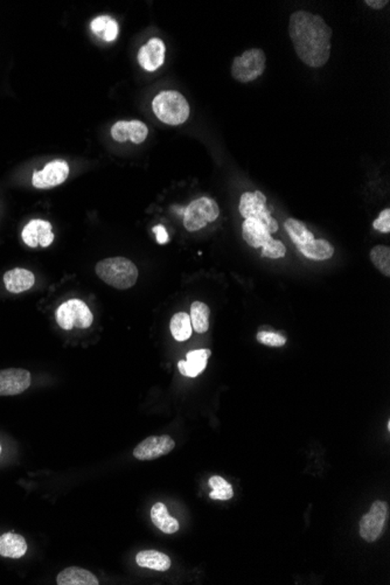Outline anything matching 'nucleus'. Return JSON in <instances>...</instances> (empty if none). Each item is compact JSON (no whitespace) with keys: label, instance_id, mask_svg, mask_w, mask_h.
<instances>
[{"label":"nucleus","instance_id":"1","mask_svg":"<svg viewBox=\"0 0 390 585\" xmlns=\"http://www.w3.org/2000/svg\"><path fill=\"white\" fill-rule=\"evenodd\" d=\"M332 33L320 15L297 11L290 17L289 34L297 56L311 68H320L329 61Z\"/></svg>","mask_w":390,"mask_h":585},{"label":"nucleus","instance_id":"2","mask_svg":"<svg viewBox=\"0 0 390 585\" xmlns=\"http://www.w3.org/2000/svg\"><path fill=\"white\" fill-rule=\"evenodd\" d=\"M98 278L118 290L134 287L138 280L137 266L125 257H110L102 259L95 266Z\"/></svg>","mask_w":390,"mask_h":585},{"label":"nucleus","instance_id":"3","mask_svg":"<svg viewBox=\"0 0 390 585\" xmlns=\"http://www.w3.org/2000/svg\"><path fill=\"white\" fill-rule=\"evenodd\" d=\"M152 110L158 120L169 125H180L189 117L187 99L176 90H164L157 95Z\"/></svg>","mask_w":390,"mask_h":585},{"label":"nucleus","instance_id":"4","mask_svg":"<svg viewBox=\"0 0 390 585\" xmlns=\"http://www.w3.org/2000/svg\"><path fill=\"white\" fill-rule=\"evenodd\" d=\"M56 323L62 330L70 331L74 328H91L94 316L87 304L80 299H70L62 303L55 312Z\"/></svg>","mask_w":390,"mask_h":585},{"label":"nucleus","instance_id":"5","mask_svg":"<svg viewBox=\"0 0 390 585\" xmlns=\"http://www.w3.org/2000/svg\"><path fill=\"white\" fill-rule=\"evenodd\" d=\"M267 58L262 49L253 48L234 58L231 66V75L241 83H248L256 80L265 70Z\"/></svg>","mask_w":390,"mask_h":585},{"label":"nucleus","instance_id":"6","mask_svg":"<svg viewBox=\"0 0 390 585\" xmlns=\"http://www.w3.org/2000/svg\"><path fill=\"white\" fill-rule=\"evenodd\" d=\"M240 213L244 218H254L263 223L270 234L279 230V223L267 207V198L260 191L243 193L240 200Z\"/></svg>","mask_w":390,"mask_h":585},{"label":"nucleus","instance_id":"7","mask_svg":"<svg viewBox=\"0 0 390 585\" xmlns=\"http://www.w3.org/2000/svg\"><path fill=\"white\" fill-rule=\"evenodd\" d=\"M220 208L215 200L210 198H200L191 202L184 211V225L188 232L203 230L210 222L219 218Z\"/></svg>","mask_w":390,"mask_h":585},{"label":"nucleus","instance_id":"8","mask_svg":"<svg viewBox=\"0 0 390 585\" xmlns=\"http://www.w3.org/2000/svg\"><path fill=\"white\" fill-rule=\"evenodd\" d=\"M388 513V504L377 500L373 504L369 512L362 516L360 520V536L365 541L375 542L382 535Z\"/></svg>","mask_w":390,"mask_h":585},{"label":"nucleus","instance_id":"9","mask_svg":"<svg viewBox=\"0 0 390 585\" xmlns=\"http://www.w3.org/2000/svg\"><path fill=\"white\" fill-rule=\"evenodd\" d=\"M174 447L176 443L169 435L150 436L134 447V457L141 462H148L166 456Z\"/></svg>","mask_w":390,"mask_h":585},{"label":"nucleus","instance_id":"10","mask_svg":"<svg viewBox=\"0 0 390 585\" xmlns=\"http://www.w3.org/2000/svg\"><path fill=\"white\" fill-rule=\"evenodd\" d=\"M69 175V166L65 160L48 163L42 171L33 173L32 184L36 189H48L61 185Z\"/></svg>","mask_w":390,"mask_h":585},{"label":"nucleus","instance_id":"11","mask_svg":"<svg viewBox=\"0 0 390 585\" xmlns=\"http://www.w3.org/2000/svg\"><path fill=\"white\" fill-rule=\"evenodd\" d=\"M31 385V373L22 368L0 371V396H15Z\"/></svg>","mask_w":390,"mask_h":585},{"label":"nucleus","instance_id":"12","mask_svg":"<svg viewBox=\"0 0 390 585\" xmlns=\"http://www.w3.org/2000/svg\"><path fill=\"white\" fill-rule=\"evenodd\" d=\"M52 228L53 227L51 222L39 218L32 220L22 230V241L31 248H36L38 246L42 248L49 247L54 241V234L52 232Z\"/></svg>","mask_w":390,"mask_h":585},{"label":"nucleus","instance_id":"13","mask_svg":"<svg viewBox=\"0 0 390 585\" xmlns=\"http://www.w3.org/2000/svg\"><path fill=\"white\" fill-rule=\"evenodd\" d=\"M148 135V127L141 120H120L111 127V137L118 143L130 141L134 144H141Z\"/></svg>","mask_w":390,"mask_h":585},{"label":"nucleus","instance_id":"14","mask_svg":"<svg viewBox=\"0 0 390 585\" xmlns=\"http://www.w3.org/2000/svg\"><path fill=\"white\" fill-rule=\"evenodd\" d=\"M166 47L163 40L158 38H153L148 40L144 46H141L138 51V62L143 70L146 72H155L163 66L165 61Z\"/></svg>","mask_w":390,"mask_h":585},{"label":"nucleus","instance_id":"15","mask_svg":"<svg viewBox=\"0 0 390 585\" xmlns=\"http://www.w3.org/2000/svg\"><path fill=\"white\" fill-rule=\"evenodd\" d=\"M210 354H212V352L210 349L203 348L191 351V352L187 353L186 360H181L178 362V369L180 371V374L184 375V376L196 378L207 367Z\"/></svg>","mask_w":390,"mask_h":585},{"label":"nucleus","instance_id":"16","mask_svg":"<svg viewBox=\"0 0 390 585\" xmlns=\"http://www.w3.org/2000/svg\"><path fill=\"white\" fill-rule=\"evenodd\" d=\"M243 240L253 248H263L274 240L267 227L254 218H246L242 223Z\"/></svg>","mask_w":390,"mask_h":585},{"label":"nucleus","instance_id":"17","mask_svg":"<svg viewBox=\"0 0 390 585\" xmlns=\"http://www.w3.org/2000/svg\"><path fill=\"white\" fill-rule=\"evenodd\" d=\"M5 287L11 294H22L32 289L36 277L29 270L15 268L4 275Z\"/></svg>","mask_w":390,"mask_h":585},{"label":"nucleus","instance_id":"18","mask_svg":"<svg viewBox=\"0 0 390 585\" xmlns=\"http://www.w3.org/2000/svg\"><path fill=\"white\" fill-rule=\"evenodd\" d=\"M58 585H98V577L91 571L79 567L65 568L56 577Z\"/></svg>","mask_w":390,"mask_h":585},{"label":"nucleus","instance_id":"19","mask_svg":"<svg viewBox=\"0 0 390 585\" xmlns=\"http://www.w3.org/2000/svg\"><path fill=\"white\" fill-rule=\"evenodd\" d=\"M29 545L22 535L5 533L0 536V555L8 559H20L25 555Z\"/></svg>","mask_w":390,"mask_h":585},{"label":"nucleus","instance_id":"20","mask_svg":"<svg viewBox=\"0 0 390 585\" xmlns=\"http://www.w3.org/2000/svg\"><path fill=\"white\" fill-rule=\"evenodd\" d=\"M151 520L155 527L165 534H174L179 531V522L173 516H171L166 506L162 502H157L151 508Z\"/></svg>","mask_w":390,"mask_h":585},{"label":"nucleus","instance_id":"21","mask_svg":"<svg viewBox=\"0 0 390 585\" xmlns=\"http://www.w3.org/2000/svg\"><path fill=\"white\" fill-rule=\"evenodd\" d=\"M136 562L141 568H148L155 571H166L171 568L170 557L157 550H143L138 552Z\"/></svg>","mask_w":390,"mask_h":585},{"label":"nucleus","instance_id":"22","mask_svg":"<svg viewBox=\"0 0 390 585\" xmlns=\"http://www.w3.org/2000/svg\"><path fill=\"white\" fill-rule=\"evenodd\" d=\"M91 31L96 37L107 42L115 41L120 33V27L115 19L109 15H100L91 22Z\"/></svg>","mask_w":390,"mask_h":585},{"label":"nucleus","instance_id":"23","mask_svg":"<svg viewBox=\"0 0 390 585\" xmlns=\"http://www.w3.org/2000/svg\"><path fill=\"white\" fill-rule=\"evenodd\" d=\"M298 249L305 257L313 261H325L332 257L334 254V248L326 240H315V239L309 243L300 246Z\"/></svg>","mask_w":390,"mask_h":585},{"label":"nucleus","instance_id":"24","mask_svg":"<svg viewBox=\"0 0 390 585\" xmlns=\"http://www.w3.org/2000/svg\"><path fill=\"white\" fill-rule=\"evenodd\" d=\"M210 310L208 306L203 302H194L191 306L192 328L196 333H206L210 328Z\"/></svg>","mask_w":390,"mask_h":585},{"label":"nucleus","instance_id":"25","mask_svg":"<svg viewBox=\"0 0 390 585\" xmlns=\"http://www.w3.org/2000/svg\"><path fill=\"white\" fill-rule=\"evenodd\" d=\"M171 333L177 342H185L191 338L193 328L191 318L186 312H178L172 316L170 323Z\"/></svg>","mask_w":390,"mask_h":585},{"label":"nucleus","instance_id":"26","mask_svg":"<svg viewBox=\"0 0 390 585\" xmlns=\"http://www.w3.org/2000/svg\"><path fill=\"white\" fill-rule=\"evenodd\" d=\"M284 228H286L289 237H291V240H292L293 243L296 244L297 247H300V246H304V244L315 240L313 234L307 230L306 225H304L303 222L298 221L296 218H288L284 223Z\"/></svg>","mask_w":390,"mask_h":585},{"label":"nucleus","instance_id":"27","mask_svg":"<svg viewBox=\"0 0 390 585\" xmlns=\"http://www.w3.org/2000/svg\"><path fill=\"white\" fill-rule=\"evenodd\" d=\"M208 483H210V488H212L210 497L214 499V500H229V499L234 497L233 486H231V483H228L227 480H224L222 476H212Z\"/></svg>","mask_w":390,"mask_h":585},{"label":"nucleus","instance_id":"28","mask_svg":"<svg viewBox=\"0 0 390 585\" xmlns=\"http://www.w3.org/2000/svg\"><path fill=\"white\" fill-rule=\"evenodd\" d=\"M370 261L384 275L390 276V248L386 246H376L370 250Z\"/></svg>","mask_w":390,"mask_h":585},{"label":"nucleus","instance_id":"29","mask_svg":"<svg viewBox=\"0 0 390 585\" xmlns=\"http://www.w3.org/2000/svg\"><path fill=\"white\" fill-rule=\"evenodd\" d=\"M257 342L270 347H282L286 345V339L275 332L260 331L257 333Z\"/></svg>","mask_w":390,"mask_h":585},{"label":"nucleus","instance_id":"30","mask_svg":"<svg viewBox=\"0 0 390 585\" xmlns=\"http://www.w3.org/2000/svg\"><path fill=\"white\" fill-rule=\"evenodd\" d=\"M286 253V246L281 241L272 240L270 243H267V246L262 248V256L271 258V259L284 257Z\"/></svg>","mask_w":390,"mask_h":585},{"label":"nucleus","instance_id":"31","mask_svg":"<svg viewBox=\"0 0 390 585\" xmlns=\"http://www.w3.org/2000/svg\"><path fill=\"white\" fill-rule=\"evenodd\" d=\"M373 228L379 230L381 233H389L390 232V209L386 208L380 213L379 218L373 222Z\"/></svg>","mask_w":390,"mask_h":585},{"label":"nucleus","instance_id":"32","mask_svg":"<svg viewBox=\"0 0 390 585\" xmlns=\"http://www.w3.org/2000/svg\"><path fill=\"white\" fill-rule=\"evenodd\" d=\"M153 233L155 234L157 242L159 244H165L170 241L169 234H167L166 230H165V227H164V225H155V228H153Z\"/></svg>","mask_w":390,"mask_h":585},{"label":"nucleus","instance_id":"33","mask_svg":"<svg viewBox=\"0 0 390 585\" xmlns=\"http://www.w3.org/2000/svg\"><path fill=\"white\" fill-rule=\"evenodd\" d=\"M365 4L373 10H381L389 4L388 0H366Z\"/></svg>","mask_w":390,"mask_h":585},{"label":"nucleus","instance_id":"34","mask_svg":"<svg viewBox=\"0 0 390 585\" xmlns=\"http://www.w3.org/2000/svg\"><path fill=\"white\" fill-rule=\"evenodd\" d=\"M0 454H1V447H0Z\"/></svg>","mask_w":390,"mask_h":585}]
</instances>
